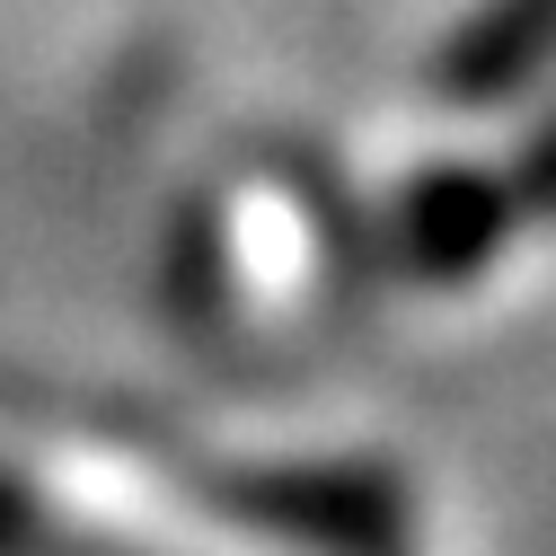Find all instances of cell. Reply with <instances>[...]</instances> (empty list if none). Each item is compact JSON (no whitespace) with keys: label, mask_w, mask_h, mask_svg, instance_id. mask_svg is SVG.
<instances>
[{"label":"cell","mask_w":556,"mask_h":556,"mask_svg":"<svg viewBox=\"0 0 556 556\" xmlns=\"http://www.w3.org/2000/svg\"><path fill=\"white\" fill-rule=\"evenodd\" d=\"M177 477L292 556H415V495L380 459H186Z\"/></svg>","instance_id":"cell-1"},{"label":"cell","mask_w":556,"mask_h":556,"mask_svg":"<svg viewBox=\"0 0 556 556\" xmlns=\"http://www.w3.org/2000/svg\"><path fill=\"white\" fill-rule=\"evenodd\" d=\"M513 230H521L513 177L442 160V168H425L397 194V256L389 265L406 274V283H468V274H485L504 256Z\"/></svg>","instance_id":"cell-2"},{"label":"cell","mask_w":556,"mask_h":556,"mask_svg":"<svg viewBox=\"0 0 556 556\" xmlns=\"http://www.w3.org/2000/svg\"><path fill=\"white\" fill-rule=\"evenodd\" d=\"M556 62V0H485L477 18H459L433 53V89L459 106H495L530 72Z\"/></svg>","instance_id":"cell-3"},{"label":"cell","mask_w":556,"mask_h":556,"mask_svg":"<svg viewBox=\"0 0 556 556\" xmlns=\"http://www.w3.org/2000/svg\"><path fill=\"white\" fill-rule=\"evenodd\" d=\"M160 292H168V318L222 327V309H230V230H222V203H186V213H177Z\"/></svg>","instance_id":"cell-4"},{"label":"cell","mask_w":556,"mask_h":556,"mask_svg":"<svg viewBox=\"0 0 556 556\" xmlns=\"http://www.w3.org/2000/svg\"><path fill=\"white\" fill-rule=\"evenodd\" d=\"M513 177V203H521V222H556V115L521 142V160L504 168Z\"/></svg>","instance_id":"cell-5"}]
</instances>
